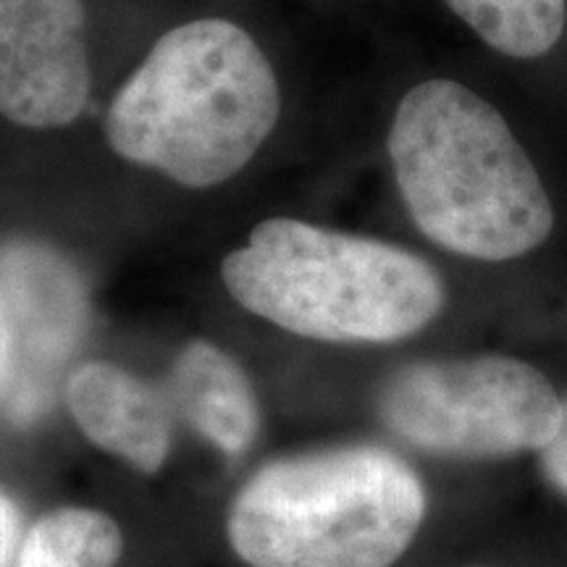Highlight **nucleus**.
Returning a JSON list of instances; mask_svg holds the SVG:
<instances>
[{"label":"nucleus","mask_w":567,"mask_h":567,"mask_svg":"<svg viewBox=\"0 0 567 567\" xmlns=\"http://www.w3.org/2000/svg\"><path fill=\"white\" fill-rule=\"evenodd\" d=\"M229 295L289 334L329 344H396L442 318L434 264L384 239L268 218L221 264Z\"/></svg>","instance_id":"nucleus-3"},{"label":"nucleus","mask_w":567,"mask_h":567,"mask_svg":"<svg viewBox=\"0 0 567 567\" xmlns=\"http://www.w3.org/2000/svg\"><path fill=\"white\" fill-rule=\"evenodd\" d=\"M74 423L109 455L140 473H158L172 452V421L161 396L113 363H84L69 375Z\"/></svg>","instance_id":"nucleus-9"},{"label":"nucleus","mask_w":567,"mask_h":567,"mask_svg":"<svg viewBox=\"0 0 567 567\" xmlns=\"http://www.w3.org/2000/svg\"><path fill=\"white\" fill-rule=\"evenodd\" d=\"M82 0H0V116L24 130H63L90 103Z\"/></svg>","instance_id":"nucleus-6"},{"label":"nucleus","mask_w":567,"mask_h":567,"mask_svg":"<svg viewBox=\"0 0 567 567\" xmlns=\"http://www.w3.org/2000/svg\"><path fill=\"white\" fill-rule=\"evenodd\" d=\"M172 389L184 421L216 450H250L260 425L258 396L229 352L205 339L189 342L174 363Z\"/></svg>","instance_id":"nucleus-10"},{"label":"nucleus","mask_w":567,"mask_h":567,"mask_svg":"<svg viewBox=\"0 0 567 567\" xmlns=\"http://www.w3.org/2000/svg\"><path fill=\"white\" fill-rule=\"evenodd\" d=\"M21 515L11 496L0 492V567L17 565L21 547Z\"/></svg>","instance_id":"nucleus-13"},{"label":"nucleus","mask_w":567,"mask_h":567,"mask_svg":"<svg viewBox=\"0 0 567 567\" xmlns=\"http://www.w3.org/2000/svg\"><path fill=\"white\" fill-rule=\"evenodd\" d=\"M118 523L87 507H61L30 526L13 567H113L122 559Z\"/></svg>","instance_id":"nucleus-11"},{"label":"nucleus","mask_w":567,"mask_h":567,"mask_svg":"<svg viewBox=\"0 0 567 567\" xmlns=\"http://www.w3.org/2000/svg\"><path fill=\"white\" fill-rule=\"evenodd\" d=\"M542 452V471L549 484L567 496V402L563 405V421L551 442Z\"/></svg>","instance_id":"nucleus-12"},{"label":"nucleus","mask_w":567,"mask_h":567,"mask_svg":"<svg viewBox=\"0 0 567 567\" xmlns=\"http://www.w3.org/2000/svg\"><path fill=\"white\" fill-rule=\"evenodd\" d=\"M494 74L567 132V0H439Z\"/></svg>","instance_id":"nucleus-8"},{"label":"nucleus","mask_w":567,"mask_h":567,"mask_svg":"<svg viewBox=\"0 0 567 567\" xmlns=\"http://www.w3.org/2000/svg\"><path fill=\"white\" fill-rule=\"evenodd\" d=\"M17 373V339H13V326L6 310L3 300H0V392Z\"/></svg>","instance_id":"nucleus-14"},{"label":"nucleus","mask_w":567,"mask_h":567,"mask_svg":"<svg viewBox=\"0 0 567 567\" xmlns=\"http://www.w3.org/2000/svg\"><path fill=\"white\" fill-rule=\"evenodd\" d=\"M386 429L444 457H509L544 450L563 421L551 381L513 354L423 360L379 394Z\"/></svg>","instance_id":"nucleus-5"},{"label":"nucleus","mask_w":567,"mask_h":567,"mask_svg":"<svg viewBox=\"0 0 567 567\" xmlns=\"http://www.w3.org/2000/svg\"><path fill=\"white\" fill-rule=\"evenodd\" d=\"M473 567H478V565H473Z\"/></svg>","instance_id":"nucleus-15"},{"label":"nucleus","mask_w":567,"mask_h":567,"mask_svg":"<svg viewBox=\"0 0 567 567\" xmlns=\"http://www.w3.org/2000/svg\"><path fill=\"white\" fill-rule=\"evenodd\" d=\"M0 300L17 339V410L38 415L51 375L71 358L87 329V292L80 274L51 247L13 239L0 247Z\"/></svg>","instance_id":"nucleus-7"},{"label":"nucleus","mask_w":567,"mask_h":567,"mask_svg":"<svg viewBox=\"0 0 567 567\" xmlns=\"http://www.w3.org/2000/svg\"><path fill=\"white\" fill-rule=\"evenodd\" d=\"M384 153L410 221L455 258L515 266L563 229L567 132L502 76L413 80L389 113Z\"/></svg>","instance_id":"nucleus-1"},{"label":"nucleus","mask_w":567,"mask_h":567,"mask_svg":"<svg viewBox=\"0 0 567 567\" xmlns=\"http://www.w3.org/2000/svg\"><path fill=\"white\" fill-rule=\"evenodd\" d=\"M281 116L279 76L250 32L195 19L155 40L105 116L111 151L182 187L237 176Z\"/></svg>","instance_id":"nucleus-2"},{"label":"nucleus","mask_w":567,"mask_h":567,"mask_svg":"<svg viewBox=\"0 0 567 567\" xmlns=\"http://www.w3.org/2000/svg\"><path fill=\"white\" fill-rule=\"evenodd\" d=\"M425 517V488L381 446L305 452L260 467L226 536L252 567H392Z\"/></svg>","instance_id":"nucleus-4"}]
</instances>
